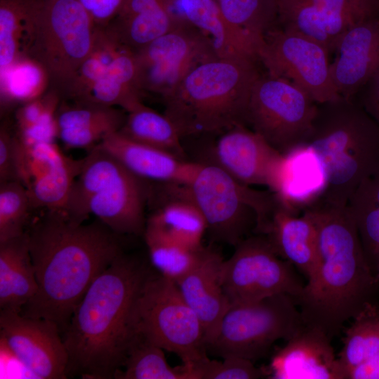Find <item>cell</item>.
<instances>
[{"mask_svg":"<svg viewBox=\"0 0 379 379\" xmlns=\"http://www.w3.org/2000/svg\"><path fill=\"white\" fill-rule=\"evenodd\" d=\"M295 267L281 258L264 234H252L223 261L222 284L230 305L260 300L279 293L295 300L305 284Z\"/></svg>","mask_w":379,"mask_h":379,"instance_id":"12","label":"cell"},{"mask_svg":"<svg viewBox=\"0 0 379 379\" xmlns=\"http://www.w3.org/2000/svg\"><path fill=\"white\" fill-rule=\"evenodd\" d=\"M124 48L121 47L103 27H99L93 48L60 91L62 98L81 101L105 73L114 58Z\"/></svg>","mask_w":379,"mask_h":379,"instance_id":"38","label":"cell"},{"mask_svg":"<svg viewBox=\"0 0 379 379\" xmlns=\"http://www.w3.org/2000/svg\"><path fill=\"white\" fill-rule=\"evenodd\" d=\"M98 30L79 0H46L28 56L60 92L91 52Z\"/></svg>","mask_w":379,"mask_h":379,"instance_id":"10","label":"cell"},{"mask_svg":"<svg viewBox=\"0 0 379 379\" xmlns=\"http://www.w3.org/2000/svg\"><path fill=\"white\" fill-rule=\"evenodd\" d=\"M124 137L168 152L185 159V151L175 126L164 114H161L140 102L127 112L118 131Z\"/></svg>","mask_w":379,"mask_h":379,"instance_id":"31","label":"cell"},{"mask_svg":"<svg viewBox=\"0 0 379 379\" xmlns=\"http://www.w3.org/2000/svg\"><path fill=\"white\" fill-rule=\"evenodd\" d=\"M330 338L305 326L272 356L265 368L272 379H345Z\"/></svg>","mask_w":379,"mask_h":379,"instance_id":"19","label":"cell"},{"mask_svg":"<svg viewBox=\"0 0 379 379\" xmlns=\"http://www.w3.org/2000/svg\"><path fill=\"white\" fill-rule=\"evenodd\" d=\"M169 8L182 22L208 36L219 58L258 59L255 44L227 22L215 0H169Z\"/></svg>","mask_w":379,"mask_h":379,"instance_id":"25","label":"cell"},{"mask_svg":"<svg viewBox=\"0 0 379 379\" xmlns=\"http://www.w3.org/2000/svg\"><path fill=\"white\" fill-rule=\"evenodd\" d=\"M27 149L16 133L3 124L0 128V183L26 180Z\"/></svg>","mask_w":379,"mask_h":379,"instance_id":"41","label":"cell"},{"mask_svg":"<svg viewBox=\"0 0 379 379\" xmlns=\"http://www.w3.org/2000/svg\"><path fill=\"white\" fill-rule=\"evenodd\" d=\"M359 94L360 97L358 102L379 125V70L361 89Z\"/></svg>","mask_w":379,"mask_h":379,"instance_id":"45","label":"cell"},{"mask_svg":"<svg viewBox=\"0 0 379 379\" xmlns=\"http://www.w3.org/2000/svg\"><path fill=\"white\" fill-rule=\"evenodd\" d=\"M347 379H379V352L351 369Z\"/></svg>","mask_w":379,"mask_h":379,"instance_id":"46","label":"cell"},{"mask_svg":"<svg viewBox=\"0 0 379 379\" xmlns=\"http://www.w3.org/2000/svg\"><path fill=\"white\" fill-rule=\"evenodd\" d=\"M95 25L105 27L121 11L127 0H79Z\"/></svg>","mask_w":379,"mask_h":379,"instance_id":"44","label":"cell"},{"mask_svg":"<svg viewBox=\"0 0 379 379\" xmlns=\"http://www.w3.org/2000/svg\"><path fill=\"white\" fill-rule=\"evenodd\" d=\"M137 333L142 340L175 354L193 367L208 357L203 325L177 284L152 274L137 307Z\"/></svg>","mask_w":379,"mask_h":379,"instance_id":"9","label":"cell"},{"mask_svg":"<svg viewBox=\"0 0 379 379\" xmlns=\"http://www.w3.org/2000/svg\"><path fill=\"white\" fill-rule=\"evenodd\" d=\"M30 200L26 187L19 182L0 183V241L26 232Z\"/></svg>","mask_w":379,"mask_h":379,"instance_id":"39","label":"cell"},{"mask_svg":"<svg viewBox=\"0 0 379 379\" xmlns=\"http://www.w3.org/2000/svg\"><path fill=\"white\" fill-rule=\"evenodd\" d=\"M160 184L157 198H149L157 201L156 208L147 219L146 227L187 247L201 248L207 225L189 185Z\"/></svg>","mask_w":379,"mask_h":379,"instance_id":"22","label":"cell"},{"mask_svg":"<svg viewBox=\"0 0 379 379\" xmlns=\"http://www.w3.org/2000/svg\"><path fill=\"white\" fill-rule=\"evenodd\" d=\"M201 164L189 187L211 239L235 247L262 234L279 201L277 195L241 183L215 165Z\"/></svg>","mask_w":379,"mask_h":379,"instance_id":"7","label":"cell"},{"mask_svg":"<svg viewBox=\"0 0 379 379\" xmlns=\"http://www.w3.org/2000/svg\"><path fill=\"white\" fill-rule=\"evenodd\" d=\"M277 253L297 268L307 280L318 262L317 228L304 212L301 215L290 209L279 199L262 234Z\"/></svg>","mask_w":379,"mask_h":379,"instance_id":"24","label":"cell"},{"mask_svg":"<svg viewBox=\"0 0 379 379\" xmlns=\"http://www.w3.org/2000/svg\"><path fill=\"white\" fill-rule=\"evenodd\" d=\"M46 0H0V71L28 56Z\"/></svg>","mask_w":379,"mask_h":379,"instance_id":"27","label":"cell"},{"mask_svg":"<svg viewBox=\"0 0 379 379\" xmlns=\"http://www.w3.org/2000/svg\"><path fill=\"white\" fill-rule=\"evenodd\" d=\"M0 335L4 345L34 378H67L68 354L55 323L1 310Z\"/></svg>","mask_w":379,"mask_h":379,"instance_id":"15","label":"cell"},{"mask_svg":"<svg viewBox=\"0 0 379 379\" xmlns=\"http://www.w3.org/2000/svg\"><path fill=\"white\" fill-rule=\"evenodd\" d=\"M119 130V127L109 124L89 128H65L59 131L58 138L67 147L91 149L106 135Z\"/></svg>","mask_w":379,"mask_h":379,"instance_id":"43","label":"cell"},{"mask_svg":"<svg viewBox=\"0 0 379 379\" xmlns=\"http://www.w3.org/2000/svg\"><path fill=\"white\" fill-rule=\"evenodd\" d=\"M27 149L25 186L32 208L64 213L83 159L75 160L67 157L54 142Z\"/></svg>","mask_w":379,"mask_h":379,"instance_id":"20","label":"cell"},{"mask_svg":"<svg viewBox=\"0 0 379 379\" xmlns=\"http://www.w3.org/2000/svg\"><path fill=\"white\" fill-rule=\"evenodd\" d=\"M306 144L325 176L319 200L346 206L361 182L379 171V125L355 98L319 104Z\"/></svg>","mask_w":379,"mask_h":379,"instance_id":"5","label":"cell"},{"mask_svg":"<svg viewBox=\"0 0 379 379\" xmlns=\"http://www.w3.org/2000/svg\"><path fill=\"white\" fill-rule=\"evenodd\" d=\"M135 54L122 49L112 60L105 73L81 101L106 107L119 106L126 112L141 102Z\"/></svg>","mask_w":379,"mask_h":379,"instance_id":"29","label":"cell"},{"mask_svg":"<svg viewBox=\"0 0 379 379\" xmlns=\"http://www.w3.org/2000/svg\"><path fill=\"white\" fill-rule=\"evenodd\" d=\"M297 306L286 293L230 305L206 343V352L253 362L265 357L277 340L287 341L305 326Z\"/></svg>","mask_w":379,"mask_h":379,"instance_id":"8","label":"cell"},{"mask_svg":"<svg viewBox=\"0 0 379 379\" xmlns=\"http://www.w3.org/2000/svg\"><path fill=\"white\" fill-rule=\"evenodd\" d=\"M366 258L375 272L379 257V171L361 182L347 204Z\"/></svg>","mask_w":379,"mask_h":379,"instance_id":"32","label":"cell"},{"mask_svg":"<svg viewBox=\"0 0 379 379\" xmlns=\"http://www.w3.org/2000/svg\"><path fill=\"white\" fill-rule=\"evenodd\" d=\"M224 259L210 247L198 263L178 283L181 295L201 321L206 343L230 306L222 284Z\"/></svg>","mask_w":379,"mask_h":379,"instance_id":"23","label":"cell"},{"mask_svg":"<svg viewBox=\"0 0 379 379\" xmlns=\"http://www.w3.org/2000/svg\"><path fill=\"white\" fill-rule=\"evenodd\" d=\"M152 274L124 253L93 281L62 333L67 377L114 378L138 338V302Z\"/></svg>","mask_w":379,"mask_h":379,"instance_id":"2","label":"cell"},{"mask_svg":"<svg viewBox=\"0 0 379 379\" xmlns=\"http://www.w3.org/2000/svg\"><path fill=\"white\" fill-rule=\"evenodd\" d=\"M3 104H23L44 95L51 84L49 75L34 58L26 56L0 71Z\"/></svg>","mask_w":379,"mask_h":379,"instance_id":"37","label":"cell"},{"mask_svg":"<svg viewBox=\"0 0 379 379\" xmlns=\"http://www.w3.org/2000/svg\"><path fill=\"white\" fill-rule=\"evenodd\" d=\"M149 182L98 144L83 158L64 213L79 222L93 215L119 235L143 234Z\"/></svg>","mask_w":379,"mask_h":379,"instance_id":"6","label":"cell"},{"mask_svg":"<svg viewBox=\"0 0 379 379\" xmlns=\"http://www.w3.org/2000/svg\"><path fill=\"white\" fill-rule=\"evenodd\" d=\"M143 236L152 267L176 284L198 263L206 249L187 247L147 227Z\"/></svg>","mask_w":379,"mask_h":379,"instance_id":"34","label":"cell"},{"mask_svg":"<svg viewBox=\"0 0 379 379\" xmlns=\"http://www.w3.org/2000/svg\"><path fill=\"white\" fill-rule=\"evenodd\" d=\"M318 105L305 91L291 81L260 74L251 91L246 126L275 149L286 154L307 143Z\"/></svg>","mask_w":379,"mask_h":379,"instance_id":"11","label":"cell"},{"mask_svg":"<svg viewBox=\"0 0 379 379\" xmlns=\"http://www.w3.org/2000/svg\"><path fill=\"white\" fill-rule=\"evenodd\" d=\"M302 212L314 222L318 235L317 265L295 300L306 326L330 338L364 307L375 302L379 279L364 252L347 206L317 200Z\"/></svg>","mask_w":379,"mask_h":379,"instance_id":"3","label":"cell"},{"mask_svg":"<svg viewBox=\"0 0 379 379\" xmlns=\"http://www.w3.org/2000/svg\"><path fill=\"white\" fill-rule=\"evenodd\" d=\"M353 319L345 332L343 346L338 357L345 379L351 369L379 352L378 303L367 304Z\"/></svg>","mask_w":379,"mask_h":379,"instance_id":"33","label":"cell"},{"mask_svg":"<svg viewBox=\"0 0 379 379\" xmlns=\"http://www.w3.org/2000/svg\"><path fill=\"white\" fill-rule=\"evenodd\" d=\"M330 53L311 38L275 27L264 36L257 56L267 74L297 85L320 104L341 97L331 78Z\"/></svg>","mask_w":379,"mask_h":379,"instance_id":"13","label":"cell"},{"mask_svg":"<svg viewBox=\"0 0 379 379\" xmlns=\"http://www.w3.org/2000/svg\"><path fill=\"white\" fill-rule=\"evenodd\" d=\"M257 58H218L192 69L163 98L164 114L180 137L221 134L246 126L251 91L260 74Z\"/></svg>","mask_w":379,"mask_h":379,"instance_id":"4","label":"cell"},{"mask_svg":"<svg viewBox=\"0 0 379 379\" xmlns=\"http://www.w3.org/2000/svg\"><path fill=\"white\" fill-rule=\"evenodd\" d=\"M197 379H257L267 376L265 368L239 357L222 358V361L208 357L192 367Z\"/></svg>","mask_w":379,"mask_h":379,"instance_id":"42","label":"cell"},{"mask_svg":"<svg viewBox=\"0 0 379 379\" xmlns=\"http://www.w3.org/2000/svg\"><path fill=\"white\" fill-rule=\"evenodd\" d=\"M37 290L29 235L0 241V308L21 312Z\"/></svg>","mask_w":379,"mask_h":379,"instance_id":"26","label":"cell"},{"mask_svg":"<svg viewBox=\"0 0 379 379\" xmlns=\"http://www.w3.org/2000/svg\"><path fill=\"white\" fill-rule=\"evenodd\" d=\"M330 64L340 96L352 99L379 70V18L350 27L337 39Z\"/></svg>","mask_w":379,"mask_h":379,"instance_id":"18","label":"cell"},{"mask_svg":"<svg viewBox=\"0 0 379 379\" xmlns=\"http://www.w3.org/2000/svg\"><path fill=\"white\" fill-rule=\"evenodd\" d=\"M134 54L140 91L162 98L195 67L219 58L211 39L188 24L161 36Z\"/></svg>","mask_w":379,"mask_h":379,"instance_id":"14","label":"cell"},{"mask_svg":"<svg viewBox=\"0 0 379 379\" xmlns=\"http://www.w3.org/2000/svg\"><path fill=\"white\" fill-rule=\"evenodd\" d=\"M126 116L121 110L95 104L73 101L60 103L56 119L58 132L65 128H89L100 125H113L121 128Z\"/></svg>","mask_w":379,"mask_h":379,"instance_id":"40","label":"cell"},{"mask_svg":"<svg viewBox=\"0 0 379 379\" xmlns=\"http://www.w3.org/2000/svg\"><path fill=\"white\" fill-rule=\"evenodd\" d=\"M182 24L168 6H161L117 14L103 28L121 47L136 53Z\"/></svg>","mask_w":379,"mask_h":379,"instance_id":"30","label":"cell"},{"mask_svg":"<svg viewBox=\"0 0 379 379\" xmlns=\"http://www.w3.org/2000/svg\"><path fill=\"white\" fill-rule=\"evenodd\" d=\"M284 154V175L276 195L284 204L299 213L322 195L326 185L324 171L315 152L307 144Z\"/></svg>","mask_w":379,"mask_h":379,"instance_id":"28","label":"cell"},{"mask_svg":"<svg viewBox=\"0 0 379 379\" xmlns=\"http://www.w3.org/2000/svg\"><path fill=\"white\" fill-rule=\"evenodd\" d=\"M211 155V161L206 164L218 166L241 183L277 192L285 155L248 127L240 125L220 134Z\"/></svg>","mask_w":379,"mask_h":379,"instance_id":"17","label":"cell"},{"mask_svg":"<svg viewBox=\"0 0 379 379\" xmlns=\"http://www.w3.org/2000/svg\"><path fill=\"white\" fill-rule=\"evenodd\" d=\"M116 379H197L192 367L182 364L172 368L164 350L138 336L131 346Z\"/></svg>","mask_w":379,"mask_h":379,"instance_id":"35","label":"cell"},{"mask_svg":"<svg viewBox=\"0 0 379 379\" xmlns=\"http://www.w3.org/2000/svg\"><path fill=\"white\" fill-rule=\"evenodd\" d=\"M84 222L46 211L27 230L37 290L21 314L55 323L61 334L93 281L124 253L121 235L100 220Z\"/></svg>","mask_w":379,"mask_h":379,"instance_id":"1","label":"cell"},{"mask_svg":"<svg viewBox=\"0 0 379 379\" xmlns=\"http://www.w3.org/2000/svg\"><path fill=\"white\" fill-rule=\"evenodd\" d=\"M376 276L379 279V257H378L377 267H376Z\"/></svg>","mask_w":379,"mask_h":379,"instance_id":"47","label":"cell"},{"mask_svg":"<svg viewBox=\"0 0 379 379\" xmlns=\"http://www.w3.org/2000/svg\"><path fill=\"white\" fill-rule=\"evenodd\" d=\"M278 23L333 53L338 37L364 20L379 18V0H277Z\"/></svg>","mask_w":379,"mask_h":379,"instance_id":"16","label":"cell"},{"mask_svg":"<svg viewBox=\"0 0 379 379\" xmlns=\"http://www.w3.org/2000/svg\"><path fill=\"white\" fill-rule=\"evenodd\" d=\"M215 1L227 22L251 39L258 50L265 34L278 23L277 0Z\"/></svg>","mask_w":379,"mask_h":379,"instance_id":"36","label":"cell"},{"mask_svg":"<svg viewBox=\"0 0 379 379\" xmlns=\"http://www.w3.org/2000/svg\"><path fill=\"white\" fill-rule=\"evenodd\" d=\"M99 145L132 173L148 182L190 185L201 166L133 141L118 131L106 135Z\"/></svg>","mask_w":379,"mask_h":379,"instance_id":"21","label":"cell"}]
</instances>
